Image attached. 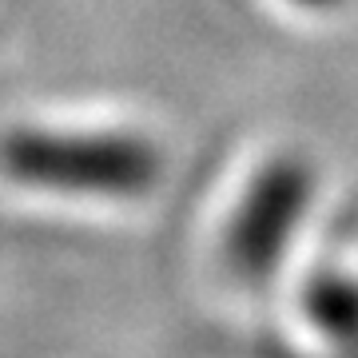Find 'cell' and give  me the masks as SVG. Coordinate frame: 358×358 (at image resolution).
Returning <instances> with one entry per match:
<instances>
[{"instance_id":"6da1fadb","label":"cell","mask_w":358,"mask_h":358,"mask_svg":"<svg viewBox=\"0 0 358 358\" xmlns=\"http://www.w3.org/2000/svg\"><path fill=\"white\" fill-rule=\"evenodd\" d=\"M0 167L13 183L36 192L140 199L155 192L164 155L136 131L16 128L0 140Z\"/></svg>"},{"instance_id":"7a4b0ae2","label":"cell","mask_w":358,"mask_h":358,"mask_svg":"<svg viewBox=\"0 0 358 358\" xmlns=\"http://www.w3.org/2000/svg\"><path fill=\"white\" fill-rule=\"evenodd\" d=\"M310 195V171L294 159H275L255 176L227 227V267L239 279H267L291 243Z\"/></svg>"}]
</instances>
